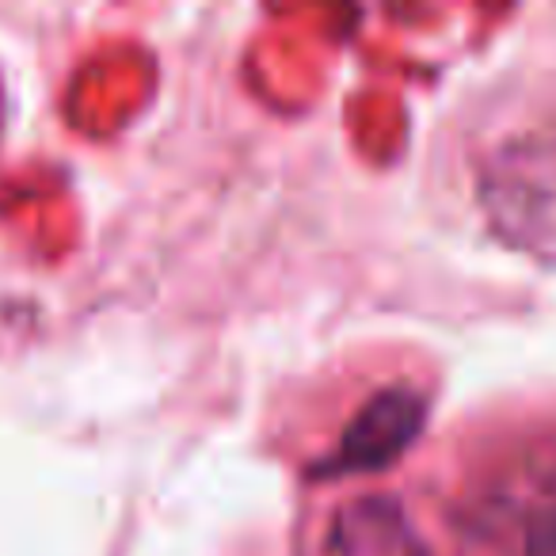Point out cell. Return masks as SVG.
I'll return each instance as SVG.
<instances>
[{
    "instance_id": "277c9868",
    "label": "cell",
    "mask_w": 556,
    "mask_h": 556,
    "mask_svg": "<svg viewBox=\"0 0 556 556\" xmlns=\"http://www.w3.org/2000/svg\"><path fill=\"white\" fill-rule=\"evenodd\" d=\"M530 548L533 556H556V510L538 518V526L530 533Z\"/></svg>"
},
{
    "instance_id": "6da1fadb",
    "label": "cell",
    "mask_w": 556,
    "mask_h": 556,
    "mask_svg": "<svg viewBox=\"0 0 556 556\" xmlns=\"http://www.w3.org/2000/svg\"><path fill=\"white\" fill-rule=\"evenodd\" d=\"M480 210L503 244L556 263V134H518L480 164Z\"/></svg>"
},
{
    "instance_id": "3957f363",
    "label": "cell",
    "mask_w": 556,
    "mask_h": 556,
    "mask_svg": "<svg viewBox=\"0 0 556 556\" xmlns=\"http://www.w3.org/2000/svg\"><path fill=\"white\" fill-rule=\"evenodd\" d=\"M328 556H424L412 541L404 518L386 503H358L336 515V533H328Z\"/></svg>"
},
{
    "instance_id": "7a4b0ae2",
    "label": "cell",
    "mask_w": 556,
    "mask_h": 556,
    "mask_svg": "<svg viewBox=\"0 0 556 556\" xmlns=\"http://www.w3.org/2000/svg\"><path fill=\"white\" fill-rule=\"evenodd\" d=\"M424 424V401L416 393H381L351 424L340 450L343 469H381L389 465Z\"/></svg>"
}]
</instances>
